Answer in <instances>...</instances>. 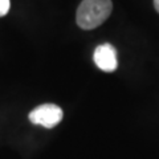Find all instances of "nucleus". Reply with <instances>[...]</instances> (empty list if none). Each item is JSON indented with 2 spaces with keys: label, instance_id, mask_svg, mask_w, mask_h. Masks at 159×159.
Here are the masks:
<instances>
[{
  "label": "nucleus",
  "instance_id": "obj_1",
  "mask_svg": "<svg viewBox=\"0 0 159 159\" xmlns=\"http://www.w3.org/2000/svg\"><path fill=\"white\" fill-rule=\"evenodd\" d=\"M111 9V0H82L76 13L78 27L86 31L99 27L110 16Z\"/></svg>",
  "mask_w": 159,
  "mask_h": 159
},
{
  "label": "nucleus",
  "instance_id": "obj_3",
  "mask_svg": "<svg viewBox=\"0 0 159 159\" xmlns=\"http://www.w3.org/2000/svg\"><path fill=\"white\" fill-rule=\"evenodd\" d=\"M96 65L103 72H114L118 68V60H117V51L111 44H101L94 49L93 54Z\"/></svg>",
  "mask_w": 159,
  "mask_h": 159
},
{
  "label": "nucleus",
  "instance_id": "obj_2",
  "mask_svg": "<svg viewBox=\"0 0 159 159\" xmlns=\"http://www.w3.org/2000/svg\"><path fill=\"white\" fill-rule=\"evenodd\" d=\"M29 121L34 125L44 126L47 129H52L57 126L62 121L64 111L62 109L54 103H44L29 113Z\"/></svg>",
  "mask_w": 159,
  "mask_h": 159
},
{
  "label": "nucleus",
  "instance_id": "obj_5",
  "mask_svg": "<svg viewBox=\"0 0 159 159\" xmlns=\"http://www.w3.org/2000/svg\"><path fill=\"white\" fill-rule=\"evenodd\" d=\"M154 7H155V9L159 13V0H154Z\"/></svg>",
  "mask_w": 159,
  "mask_h": 159
},
{
  "label": "nucleus",
  "instance_id": "obj_4",
  "mask_svg": "<svg viewBox=\"0 0 159 159\" xmlns=\"http://www.w3.org/2000/svg\"><path fill=\"white\" fill-rule=\"evenodd\" d=\"M9 7H11L9 0H0V17L6 16V15L8 13Z\"/></svg>",
  "mask_w": 159,
  "mask_h": 159
}]
</instances>
